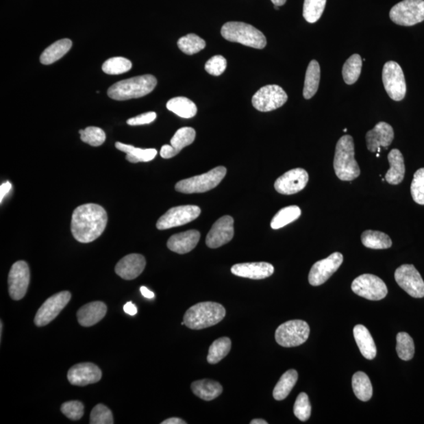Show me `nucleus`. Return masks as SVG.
Here are the masks:
<instances>
[{"label": "nucleus", "instance_id": "nucleus-1", "mask_svg": "<svg viewBox=\"0 0 424 424\" xmlns=\"http://www.w3.org/2000/svg\"><path fill=\"white\" fill-rule=\"evenodd\" d=\"M108 222L105 209L95 203L80 205L73 212L71 232L79 242L88 244L103 234Z\"/></svg>", "mask_w": 424, "mask_h": 424}, {"label": "nucleus", "instance_id": "nucleus-2", "mask_svg": "<svg viewBox=\"0 0 424 424\" xmlns=\"http://www.w3.org/2000/svg\"><path fill=\"white\" fill-rule=\"evenodd\" d=\"M225 316L223 305L214 302H203L192 305L184 315L188 328L201 330L219 323Z\"/></svg>", "mask_w": 424, "mask_h": 424}, {"label": "nucleus", "instance_id": "nucleus-3", "mask_svg": "<svg viewBox=\"0 0 424 424\" xmlns=\"http://www.w3.org/2000/svg\"><path fill=\"white\" fill-rule=\"evenodd\" d=\"M354 154L353 138L351 136L340 138L336 144L334 166L336 176L342 181H353L361 174Z\"/></svg>", "mask_w": 424, "mask_h": 424}, {"label": "nucleus", "instance_id": "nucleus-4", "mask_svg": "<svg viewBox=\"0 0 424 424\" xmlns=\"http://www.w3.org/2000/svg\"><path fill=\"white\" fill-rule=\"evenodd\" d=\"M157 84L158 80L153 75L132 77L111 86L108 95L116 101L142 98L151 93Z\"/></svg>", "mask_w": 424, "mask_h": 424}, {"label": "nucleus", "instance_id": "nucleus-5", "mask_svg": "<svg viewBox=\"0 0 424 424\" xmlns=\"http://www.w3.org/2000/svg\"><path fill=\"white\" fill-rule=\"evenodd\" d=\"M221 34L228 41L239 42L255 49H264L266 46V38L262 32L254 26L240 21L225 23L222 27Z\"/></svg>", "mask_w": 424, "mask_h": 424}, {"label": "nucleus", "instance_id": "nucleus-6", "mask_svg": "<svg viewBox=\"0 0 424 424\" xmlns=\"http://www.w3.org/2000/svg\"><path fill=\"white\" fill-rule=\"evenodd\" d=\"M227 175V169L220 166L208 173L192 178L181 180L175 185V190L179 192L201 193L210 191L223 181Z\"/></svg>", "mask_w": 424, "mask_h": 424}, {"label": "nucleus", "instance_id": "nucleus-7", "mask_svg": "<svg viewBox=\"0 0 424 424\" xmlns=\"http://www.w3.org/2000/svg\"><path fill=\"white\" fill-rule=\"evenodd\" d=\"M310 331L309 325L304 321H288L278 327L275 340L284 347H298L308 340Z\"/></svg>", "mask_w": 424, "mask_h": 424}, {"label": "nucleus", "instance_id": "nucleus-8", "mask_svg": "<svg viewBox=\"0 0 424 424\" xmlns=\"http://www.w3.org/2000/svg\"><path fill=\"white\" fill-rule=\"evenodd\" d=\"M390 18L401 26H412L424 21V0H403L390 12Z\"/></svg>", "mask_w": 424, "mask_h": 424}, {"label": "nucleus", "instance_id": "nucleus-9", "mask_svg": "<svg viewBox=\"0 0 424 424\" xmlns=\"http://www.w3.org/2000/svg\"><path fill=\"white\" fill-rule=\"evenodd\" d=\"M383 83L386 93L394 101L403 100L406 95V78L402 68L395 62L384 64L382 73Z\"/></svg>", "mask_w": 424, "mask_h": 424}, {"label": "nucleus", "instance_id": "nucleus-10", "mask_svg": "<svg viewBox=\"0 0 424 424\" xmlns=\"http://www.w3.org/2000/svg\"><path fill=\"white\" fill-rule=\"evenodd\" d=\"M288 95L280 86L272 84L262 87L252 97L254 108L260 112L275 110L286 104Z\"/></svg>", "mask_w": 424, "mask_h": 424}, {"label": "nucleus", "instance_id": "nucleus-11", "mask_svg": "<svg viewBox=\"0 0 424 424\" xmlns=\"http://www.w3.org/2000/svg\"><path fill=\"white\" fill-rule=\"evenodd\" d=\"M351 288L358 296L373 301L384 299L388 292L382 279L369 273L358 277L353 282Z\"/></svg>", "mask_w": 424, "mask_h": 424}, {"label": "nucleus", "instance_id": "nucleus-12", "mask_svg": "<svg viewBox=\"0 0 424 424\" xmlns=\"http://www.w3.org/2000/svg\"><path fill=\"white\" fill-rule=\"evenodd\" d=\"M201 212V208L196 205H182L171 208L158 219L157 228L164 230L190 223L199 217Z\"/></svg>", "mask_w": 424, "mask_h": 424}, {"label": "nucleus", "instance_id": "nucleus-13", "mask_svg": "<svg viewBox=\"0 0 424 424\" xmlns=\"http://www.w3.org/2000/svg\"><path fill=\"white\" fill-rule=\"evenodd\" d=\"M72 295L68 291L58 292L47 299L40 308L37 311L34 319L36 326H45L53 320L71 301Z\"/></svg>", "mask_w": 424, "mask_h": 424}, {"label": "nucleus", "instance_id": "nucleus-14", "mask_svg": "<svg viewBox=\"0 0 424 424\" xmlns=\"http://www.w3.org/2000/svg\"><path fill=\"white\" fill-rule=\"evenodd\" d=\"M395 278L399 286L412 297H424V282L414 266H401L396 270Z\"/></svg>", "mask_w": 424, "mask_h": 424}, {"label": "nucleus", "instance_id": "nucleus-15", "mask_svg": "<svg viewBox=\"0 0 424 424\" xmlns=\"http://www.w3.org/2000/svg\"><path fill=\"white\" fill-rule=\"evenodd\" d=\"M30 281L29 265L25 261L16 262L8 276L9 294L14 300H20L25 296Z\"/></svg>", "mask_w": 424, "mask_h": 424}, {"label": "nucleus", "instance_id": "nucleus-16", "mask_svg": "<svg viewBox=\"0 0 424 424\" xmlns=\"http://www.w3.org/2000/svg\"><path fill=\"white\" fill-rule=\"evenodd\" d=\"M343 256L340 252H335L325 260L316 262L309 273L311 286H319L329 280L342 264Z\"/></svg>", "mask_w": 424, "mask_h": 424}, {"label": "nucleus", "instance_id": "nucleus-17", "mask_svg": "<svg viewBox=\"0 0 424 424\" xmlns=\"http://www.w3.org/2000/svg\"><path fill=\"white\" fill-rule=\"evenodd\" d=\"M309 175L303 169H296L287 171L276 180L275 190L284 195H292L304 189L308 185Z\"/></svg>", "mask_w": 424, "mask_h": 424}, {"label": "nucleus", "instance_id": "nucleus-18", "mask_svg": "<svg viewBox=\"0 0 424 424\" xmlns=\"http://www.w3.org/2000/svg\"><path fill=\"white\" fill-rule=\"evenodd\" d=\"M234 235V220L232 216H225L217 220L207 235L206 245L208 248L218 249L229 242Z\"/></svg>", "mask_w": 424, "mask_h": 424}, {"label": "nucleus", "instance_id": "nucleus-19", "mask_svg": "<svg viewBox=\"0 0 424 424\" xmlns=\"http://www.w3.org/2000/svg\"><path fill=\"white\" fill-rule=\"evenodd\" d=\"M103 377L101 369L93 363L75 364L68 370V379L72 385L84 386L95 384Z\"/></svg>", "mask_w": 424, "mask_h": 424}, {"label": "nucleus", "instance_id": "nucleus-20", "mask_svg": "<svg viewBox=\"0 0 424 424\" xmlns=\"http://www.w3.org/2000/svg\"><path fill=\"white\" fill-rule=\"evenodd\" d=\"M395 138L394 129L388 123L379 122L367 132L366 139L370 152H380V147H388Z\"/></svg>", "mask_w": 424, "mask_h": 424}, {"label": "nucleus", "instance_id": "nucleus-21", "mask_svg": "<svg viewBox=\"0 0 424 424\" xmlns=\"http://www.w3.org/2000/svg\"><path fill=\"white\" fill-rule=\"evenodd\" d=\"M147 261L145 257L139 254H131L123 257L115 267V272L125 280L131 281L136 279L143 272Z\"/></svg>", "mask_w": 424, "mask_h": 424}, {"label": "nucleus", "instance_id": "nucleus-22", "mask_svg": "<svg viewBox=\"0 0 424 424\" xmlns=\"http://www.w3.org/2000/svg\"><path fill=\"white\" fill-rule=\"evenodd\" d=\"M275 272V267L268 262H246L236 264L232 268L233 275L245 278L262 280L271 277Z\"/></svg>", "mask_w": 424, "mask_h": 424}, {"label": "nucleus", "instance_id": "nucleus-23", "mask_svg": "<svg viewBox=\"0 0 424 424\" xmlns=\"http://www.w3.org/2000/svg\"><path fill=\"white\" fill-rule=\"evenodd\" d=\"M201 238L198 230L191 229L188 232L171 236L168 240V248L175 253L186 254L195 249Z\"/></svg>", "mask_w": 424, "mask_h": 424}, {"label": "nucleus", "instance_id": "nucleus-24", "mask_svg": "<svg viewBox=\"0 0 424 424\" xmlns=\"http://www.w3.org/2000/svg\"><path fill=\"white\" fill-rule=\"evenodd\" d=\"M107 313L106 305L100 301L91 302L83 305L77 311L79 324L84 327H90L99 323Z\"/></svg>", "mask_w": 424, "mask_h": 424}, {"label": "nucleus", "instance_id": "nucleus-25", "mask_svg": "<svg viewBox=\"0 0 424 424\" xmlns=\"http://www.w3.org/2000/svg\"><path fill=\"white\" fill-rule=\"evenodd\" d=\"M390 168L385 175V179L390 185H399L404 179L406 166L403 155L400 150L394 149L388 154Z\"/></svg>", "mask_w": 424, "mask_h": 424}, {"label": "nucleus", "instance_id": "nucleus-26", "mask_svg": "<svg viewBox=\"0 0 424 424\" xmlns=\"http://www.w3.org/2000/svg\"><path fill=\"white\" fill-rule=\"evenodd\" d=\"M353 336L362 356L369 360H373L377 356V346L366 327L362 325L354 327Z\"/></svg>", "mask_w": 424, "mask_h": 424}, {"label": "nucleus", "instance_id": "nucleus-27", "mask_svg": "<svg viewBox=\"0 0 424 424\" xmlns=\"http://www.w3.org/2000/svg\"><path fill=\"white\" fill-rule=\"evenodd\" d=\"M191 390L198 398L209 401L217 399L223 393V388L216 381L201 379L193 382Z\"/></svg>", "mask_w": 424, "mask_h": 424}, {"label": "nucleus", "instance_id": "nucleus-28", "mask_svg": "<svg viewBox=\"0 0 424 424\" xmlns=\"http://www.w3.org/2000/svg\"><path fill=\"white\" fill-rule=\"evenodd\" d=\"M115 147L121 151L127 153L126 160L133 164L149 162L153 160L158 154L157 149H142L119 142H116Z\"/></svg>", "mask_w": 424, "mask_h": 424}, {"label": "nucleus", "instance_id": "nucleus-29", "mask_svg": "<svg viewBox=\"0 0 424 424\" xmlns=\"http://www.w3.org/2000/svg\"><path fill=\"white\" fill-rule=\"evenodd\" d=\"M73 42L71 40L63 39L53 42L42 52L40 62L42 64H51L61 59L71 49Z\"/></svg>", "mask_w": 424, "mask_h": 424}, {"label": "nucleus", "instance_id": "nucleus-30", "mask_svg": "<svg viewBox=\"0 0 424 424\" xmlns=\"http://www.w3.org/2000/svg\"><path fill=\"white\" fill-rule=\"evenodd\" d=\"M320 79V64L316 60H312L305 73L303 88V97L305 99H310L315 95L319 88Z\"/></svg>", "mask_w": 424, "mask_h": 424}, {"label": "nucleus", "instance_id": "nucleus-31", "mask_svg": "<svg viewBox=\"0 0 424 424\" xmlns=\"http://www.w3.org/2000/svg\"><path fill=\"white\" fill-rule=\"evenodd\" d=\"M298 380V373L295 369H290L282 375L273 391V396L277 401L286 399L291 392Z\"/></svg>", "mask_w": 424, "mask_h": 424}, {"label": "nucleus", "instance_id": "nucleus-32", "mask_svg": "<svg viewBox=\"0 0 424 424\" xmlns=\"http://www.w3.org/2000/svg\"><path fill=\"white\" fill-rule=\"evenodd\" d=\"M167 108L175 114L186 119L195 116L197 112L195 103L185 97H176L168 101Z\"/></svg>", "mask_w": 424, "mask_h": 424}, {"label": "nucleus", "instance_id": "nucleus-33", "mask_svg": "<svg viewBox=\"0 0 424 424\" xmlns=\"http://www.w3.org/2000/svg\"><path fill=\"white\" fill-rule=\"evenodd\" d=\"M352 386L357 398L362 401H368L373 396V386L368 375L363 372H358L353 375Z\"/></svg>", "mask_w": 424, "mask_h": 424}, {"label": "nucleus", "instance_id": "nucleus-34", "mask_svg": "<svg viewBox=\"0 0 424 424\" xmlns=\"http://www.w3.org/2000/svg\"><path fill=\"white\" fill-rule=\"evenodd\" d=\"M362 242L371 249H388L392 246V240L383 232L366 230L362 234Z\"/></svg>", "mask_w": 424, "mask_h": 424}, {"label": "nucleus", "instance_id": "nucleus-35", "mask_svg": "<svg viewBox=\"0 0 424 424\" xmlns=\"http://www.w3.org/2000/svg\"><path fill=\"white\" fill-rule=\"evenodd\" d=\"M232 350V340L228 337H222L214 340L209 348L207 360L209 364H214L222 361Z\"/></svg>", "mask_w": 424, "mask_h": 424}, {"label": "nucleus", "instance_id": "nucleus-36", "mask_svg": "<svg viewBox=\"0 0 424 424\" xmlns=\"http://www.w3.org/2000/svg\"><path fill=\"white\" fill-rule=\"evenodd\" d=\"M301 209L297 205L284 208L273 218L271 227L273 229L286 227V225L296 221L301 216Z\"/></svg>", "mask_w": 424, "mask_h": 424}, {"label": "nucleus", "instance_id": "nucleus-37", "mask_svg": "<svg viewBox=\"0 0 424 424\" xmlns=\"http://www.w3.org/2000/svg\"><path fill=\"white\" fill-rule=\"evenodd\" d=\"M362 68V59L360 55L356 53L349 58L343 64L342 77L348 85L357 82L360 77Z\"/></svg>", "mask_w": 424, "mask_h": 424}, {"label": "nucleus", "instance_id": "nucleus-38", "mask_svg": "<svg viewBox=\"0 0 424 424\" xmlns=\"http://www.w3.org/2000/svg\"><path fill=\"white\" fill-rule=\"evenodd\" d=\"M196 132L195 129L189 127H182L176 132L173 138L171 139V146L173 147L176 155H178L182 149L190 146L195 142Z\"/></svg>", "mask_w": 424, "mask_h": 424}, {"label": "nucleus", "instance_id": "nucleus-39", "mask_svg": "<svg viewBox=\"0 0 424 424\" xmlns=\"http://www.w3.org/2000/svg\"><path fill=\"white\" fill-rule=\"evenodd\" d=\"M397 353L403 361H410L414 356L415 345L412 338L406 332H399L397 335Z\"/></svg>", "mask_w": 424, "mask_h": 424}, {"label": "nucleus", "instance_id": "nucleus-40", "mask_svg": "<svg viewBox=\"0 0 424 424\" xmlns=\"http://www.w3.org/2000/svg\"><path fill=\"white\" fill-rule=\"evenodd\" d=\"M178 46L182 52L192 55L205 49L206 42L200 36L190 34L182 37L178 41Z\"/></svg>", "mask_w": 424, "mask_h": 424}, {"label": "nucleus", "instance_id": "nucleus-41", "mask_svg": "<svg viewBox=\"0 0 424 424\" xmlns=\"http://www.w3.org/2000/svg\"><path fill=\"white\" fill-rule=\"evenodd\" d=\"M327 0H304L303 18L309 23H315L323 14Z\"/></svg>", "mask_w": 424, "mask_h": 424}, {"label": "nucleus", "instance_id": "nucleus-42", "mask_svg": "<svg viewBox=\"0 0 424 424\" xmlns=\"http://www.w3.org/2000/svg\"><path fill=\"white\" fill-rule=\"evenodd\" d=\"M132 64L130 60L123 57L108 59L103 66V71L109 75H119L131 71Z\"/></svg>", "mask_w": 424, "mask_h": 424}, {"label": "nucleus", "instance_id": "nucleus-43", "mask_svg": "<svg viewBox=\"0 0 424 424\" xmlns=\"http://www.w3.org/2000/svg\"><path fill=\"white\" fill-rule=\"evenodd\" d=\"M79 134L80 138L84 142L95 147L101 146L106 138L105 133L103 129L97 127H88L84 130H80Z\"/></svg>", "mask_w": 424, "mask_h": 424}, {"label": "nucleus", "instance_id": "nucleus-44", "mask_svg": "<svg viewBox=\"0 0 424 424\" xmlns=\"http://www.w3.org/2000/svg\"><path fill=\"white\" fill-rule=\"evenodd\" d=\"M411 195L418 205H424V168L417 170L413 177Z\"/></svg>", "mask_w": 424, "mask_h": 424}, {"label": "nucleus", "instance_id": "nucleus-45", "mask_svg": "<svg viewBox=\"0 0 424 424\" xmlns=\"http://www.w3.org/2000/svg\"><path fill=\"white\" fill-rule=\"evenodd\" d=\"M294 414L299 421H307L311 415V405L308 395L300 393L294 405Z\"/></svg>", "mask_w": 424, "mask_h": 424}, {"label": "nucleus", "instance_id": "nucleus-46", "mask_svg": "<svg viewBox=\"0 0 424 424\" xmlns=\"http://www.w3.org/2000/svg\"><path fill=\"white\" fill-rule=\"evenodd\" d=\"M114 423V416L108 407L99 404L95 406L93 410L91 411L90 424H112Z\"/></svg>", "mask_w": 424, "mask_h": 424}, {"label": "nucleus", "instance_id": "nucleus-47", "mask_svg": "<svg viewBox=\"0 0 424 424\" xmlns=\"http://www.w3.org/2000/svg\"><path fill=\"white\" fill-rule=\"evenodd\" d=\"M61 411L71 420L78 421L84 416V406L79 401H67L62 404Z\"/></svg>", "mask_w": 424, "mask_h": 424}, {"label": "nucleus", "instance_id": "nucleus-48", "mask_svg": "<svg viewBox=\"0 0 424 424\" xmlns=\"http://www.w3.org/2000/svg\"><path fill=\"white\" fill-rule=\"evenodd\" d=\"M227 66V59L222 55H216L209 59L205 64V71L212 76L222 75Z\"/></svg>", "mask_w": 424, "mask_h": 424}, {"label": "nucleus", "instance_id": "nucleus-49", "mask_svg": "<svg viewBox=\"0 0 424 424\" xmlns=\"http://www.w3.org/2000/svg\"><path fill=\"white\" fill-rule=\"evenodd\" d=\"M155 118H157V114H155V112H146V114L131 118V119H129L127 123L128 125L131 126L149 125V123L153 122L155 120Z\"/></svg>", "mask_w": 424, "mask_h": 424}, {"label": "nucleus", "instance_id": "nucleus-50", "mask_svg": "<svg viewBox=\"0 0 424 424\" xmlns=\"http://www.w3.org/2000/svg\"><path fill=\"white\" fill-rule=\"evenodd\" d=\"M160 155L164 159H170L175 157L176 153L171 145H164L160 149Z\"/></svg>", "mask_w": 424, "mask_h": 424}, {"label": "nucleus", "instance_id": "nucleus-51", "mask_svg": "<svg viewBox=\"0 0 424 424\" xmlns=\"http://www.w3.org/2000/svg\"><path fill=\"white\" fill-rule=\"evenodd\" d=\"M12 185L10 182H4L3 184L0 186V201L3 202L5 197H6L10 190H12Z\"/></svg>", "mask_w": 424, "mask_h": 424}, {"label": "nucleus", "instance_id": "nucleus-52", "mask_svg": "<svg viewBox=\"0 0 424 424\" xmlns=\"http://www.w3.org/2000/svg\"><path fill=\"white\" fill-rule=\"evenodd\" d=\"M123 310L126 314L132 316L136 315L138 312L136 305L132 302H127L123 307Z\"/></svg>", "mask_w": 424, "mask_h": 424}, {"label": "nucleus", "instance_id": "nucleus-53", "mask_svg": "<svg viewBox=\"0 0 424 424\" xmlns=\"http://www.w3.org/2000/svg\"><path fill=\"white\" fill-rule=\"evenodd\" d=\"M187 423L184 420H182L180 418L173 417L169 418L168 420H166L161 423V424H186Z\"/></svg>", "mask_w": 424, "mask_h": 424}, {"label": "nucleus", "instance_id": "nucleus-54", "mask_svg": "<svg viewBox=\"0 0 424 424\" xmlns=\"http://www.w3.org/2000/svg\"><path fill=\"white\" fill-rule=\"evenodd\" d=\"M140 292L142 294V296L147 299H153L155 297V294L152 291H150V290L147 287H141Z\"/></svg>", "mask_w": 424, "mask_h": 424}, {"label": "nucleus", "instance_id": "nucleus-55", "mask_svg": "<svg viewBox=\"0 0 424 424\" xmlns=\"http://www.w3.org/2000/svg\"><path fill=\"white\" fill-rule=\"evenodd\" d=\"M272 3L275 4V6L282 7L286 4L287 0H271Z\"/></svg>", "mask_w": 424, "mask_h": 424}, {"label": "nucleus", "instance_id": "nucleus-56", "mask_svg": "<svg viewBox=\"0 0 424 424\" xmlns=\"http://www.w3.org/2000/svg\"><path fill=\"white\" fill-rule=\"evenodd\" d=\"M251 424H267L268 423L264 421V420H262V419H255V420L251 421Z\"/></svg>", "mask_w": 424, "mask_h": 424}, {"label": "nucleus", "instance_id": "nucleus-57", "mask_svg": "<svg viewBox=\"0 0 424 424\" xmlns=\"http://www.w3.org/2000/svg\"><path fill=\"white\" fill-rule=\"evenodd\" d=\"M2 334H3V322H0V335H1V338H2Z\"/></svg>", "mask_w": 424, "mask_h": 424}, {"label": "nucleus", "instance_id": "nucleus-58", "mask_svg": "<svg viewBox=\"0 0 424 424\" xmlns=\"http://www.w3.org/2000/svg\"><path fill=\"white\" fill-rule=\"evenodd\" d=\"M275 8L276 10H278V7H277V6H275Z\"/></svg>", "mask_w": 424, "mask_h": 424}]
</instances>
